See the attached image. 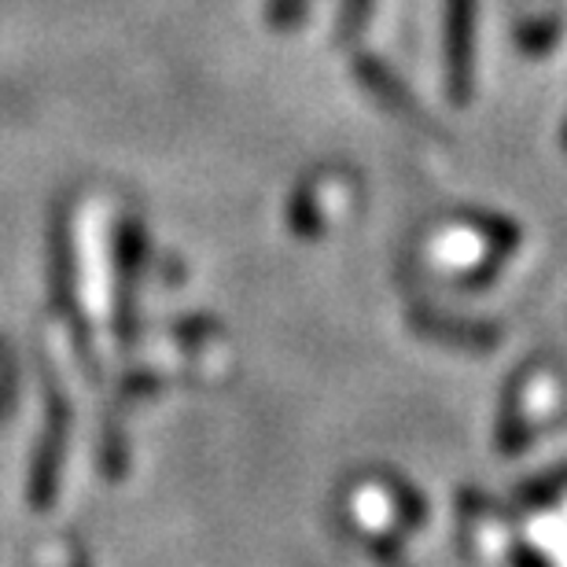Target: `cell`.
<instances>
[{
    "instance_id": "cell-2",
    "label": "cell",
    "mask_w": 567,
    "mask_h": 567,
    "mask_svg": "<svg viewBox=\"0 0 567 567\" xmlns=\"http://www.w3.org/2000/svg\"><path fill=\"white\" fill-rule=\"evenodd\" d=\"M354 74H361L365 78V85L377 93L383 104H391L399 115H416L421 118V107H413V100L405 96V89L399 85V78H394L388 66L383 63H377L372 55H361V60H354Z\"/></svg>"
},
{
    "instance_id": "cell-5",
    "label": "cell",
    "mask_w": 567,
    "mask_h": 567,
    "mask_svg": "<svg viewBox=\"0 0 567 567\" xmlns=\"http://www.w3.org/2000/svg\"><path fill=\"white\" fill-rule=\"evenodd\" d=\"M306 11H310V0H269L266 19L274 27H295L299 19H306Z\"/></svg>"
},
{
    "instance_id": "cell-4",
    "label": "cell",
    "mask_w": 567,
    "mask_h": 567,
    "mask_svg": "<svg viewBox=\"0 0 567 567\" xmlns=\"http://www.w3.org/2000/svg\"><path fill=\"white\" fill-rule=\"evenodd\" d=\"M557 19H535V22H524L516 33L519 49L524 52H546L553 41H557Z\"/></svg>"
},
{
    "instance_id": "cell-3",
    "label": "cell",
    "mask_w": 567,
    "mask_h": 567,
    "mask_svg": "<svg viewBox=\"0 0 567 567\" xmlns=\"http://www.w3.org/2000/svg\"><path fill=\"white\" fill-rule=\"evenodd\" d=\"M372 8H377V0H343V8H339V41H354L365 30Z\"/></svg>"
},
{
    "instance_id": "cell-1",
    "label": "cell",
    "mask_w": 567,
    "mask_h": 567,
    "mask_svg": "<svg viewBox=\"0 0 567 567\" xmlns=\"http://www.w3.org/2000/svg\"><path fill=\"white\" fill-rule=\"evenodd\" d=\"M442 49H446V93L457 107L472 100L475 85V22L480 0H442Z\"/></svg>"
}]
</instances>
